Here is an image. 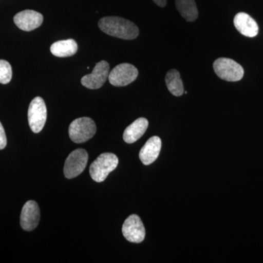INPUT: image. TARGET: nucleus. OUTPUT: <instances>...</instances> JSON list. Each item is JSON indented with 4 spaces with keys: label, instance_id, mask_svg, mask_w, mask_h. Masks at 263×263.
<instances>
[{
    "label": "nucleus",
    "instance_id": "0eeeda50",
    "mask_svg": "<svg viewBox=\"0 0 263 263\" xmlns=\"http://www.w3.org/2000/svg\"><path fill=\"white\" fill-rule=\"evenodd\" d=\"M138 76V69L131 64L122 63L116 66L109 73L110 84L117 87L125 86L136 81Z\"/></svg>",
    "mask_w": 263,
    "mask_h": 263
},
{
    "label": "nucleus",
    "instance_id": "9b49d317",
    "mask_svg": "<svg viewBox=\"0 0 263 263\" xmlns=\"http://www.w3.org/2000/svg\"><path fill=\"white\" fill-rule=\"evenodd\" d=\"M14 23L19 29L26 32H30L41 27L43 16L41 13L32 10L19 12L15 15Z\"/></svg>",
    "mask_w": 263,
    "mask_h": 263
},
{
    "label": "nucleus",
    "instance_id": "6e6552de",
    "mask_svg": "<svg viewBox=\"0 0 263 263\" xmlns=\"http://www.w3.org/2000/svg\"><path fill=\"white\" fill-rule=\"evenodd\" d=\"M124 238L132 243H139L144 240L146 230L141 218L136 214H132L126 219L122 226Z\"/></svg>",
    "mask_w": 263,
    "mask_h": 263
},
{
    "label": "nucleus",
    "instance_id": "f3484780",
    "mask_svg": "<svg viewBox=\"0 0 263 263\" xmlns=\"http://www.w3.org/2000/svg\"><path fill=\"white\" fill-rule=\"evenodd\" d=\"M165 83L168 91L176 97H180L184 93L182 80L179 71L169 70L165 76Z\"/></svg>",
    "mask_w": 263,
    "mask_h": 263
},
{
    "label": "nucleus",
    "instance_id": "a211bd4d",
    "mask_svg": "<svg viewBox=\"0 0 263 263\" xmlns=\"http://www.w3.org/2000/svg\"><path fill=\"white\" fill-rule=\"evenodd\" d=\"M13 72L9 62L0 60V84H7L11 81Z\"/></svg>",
    "mask_w": 263,
    "mask_h": 263
},
{
    "label": "nucleus",
    "instance_id": "423d86ee",
    "mask_svg": "<svg viewBox=\"0 0 263 263\" xmlns=\"http://www.w3.org/2000/svg\"><path fill=\"white\" fill-rule=\"evenodd\" d=\"M87 152L83 148H78L71 152L66 159L64 166V174L67 179H72L84 172L88 162Z\"/></svg>",
    "mask_w": 263,
    "mask_h": 263
},
{
    "label": "nucleus",
    "instance_id": "1a4fd4ad",
    "mask_svg": "<svg viewBox=\"0 0 263 263\" xmlns=\"http://www.w3.org/2000/svg\"><path fill=\"white\" fill-rule=\"evenodd\" d=\"M110 73V66L106 61L97 63L92 73L84 76L81 79V84L90 89H98L101 88L108 79Z\"/></svg>",
    "mask_w": 263,
    "mask_h": 263
},
{
    "label": "nucleus",
    "instance_id": "f03ea898",
    "mask_svg": "<svg viewBox=\"0 0 263 263\" xmlns=\"http://www.w3.org/2000/svg\"><path fill=\"white\" fill-rule=\"evenodd\" d=\"M119 159L112 153H103L91 163L89 174L91 179L96 182H103L110 173L117 168Z\"/></svg>",
    "mask_w": 263,
    "mask_h": 263
},
{
    "label": "nucleus",
    "instance_id": "dca6fc26",
    "mask_svg": "<svg viewBox=\"0 0 263 263\" xmlns=\"http://www.w3.org/2000/svg\"><path fill=\"white\" fill-rule=\"evenodd\" d=\"M176 6L186 22H195L198 17V10L195 0H176Z\"/></svg>",
    "mask_w": 263,
    "mask_h": 263
},
{
    "label": "nucleus",
    "instance_id": "4468645a",
    "mask_svg": "<svg viewBox=\"0 0 263 263\" xmlns=\"http://www.w3.org/2000/svg\"><path fill=\"white\" fill-rule=\"evenodd\" d=\"M148 127V122L145 118L136 119L124 130L123 138L127 143H133L139 140L146 133Z\"/></svg>",
    "mask_w": 263,
    "mask_h": 263
},
{
    "label": "nucleus",
    "instance_id": "f8f14e48",
    "mask_svg": "<svg viewBox=\"0 0 263 263\" xmlns=\"http://www.w3.org/2000/svg\"><path fill=\"white\" fill-rule=\"evenodd\" d=\"M161 148H162V141L158 136H153L150 138L142 147L140 151L139 157L142 163L145 165H149L160 155Z\"/></svg>",
    "mask_w": 263,
    "mask_h": 263
},
{
    "label": "nucleus",
    "instance_id": "aec40b11",
    "mask_svg": "<svg viewBox=\"0 0 263 263\" xmlns=\"http://www.w3.org/2000/svg\"><path fill=\"white\" fill-rule=\"evenodd\" d=\"M155 2L156 5L161 7V8H164L167 4V0H153Z\"/></svg>",
    "mask_w": 263,
    "mask_h": 263
},
{
    "label": "nucleus",
    "instance_id": "ddd939ff",
    "mask_svg": "<svg viewBox=\"0 0 263 263\" xmlns=\"http://www.w3.org/2000/svg\"><path fill=\"white\" fill-rule=\"evenodd\" d=\"M233 23L237 30L246 37H254L258 34L259 27L257 22L247 13H237Z\"/></svg>",
    "mask_w": 263,
    "mask_h": 263
},
{
    "label": "nucleus",
    "instance_id": "39448f33",
    "mask_svg": "<svg viewBox=\"0 0 263 263\" xmlns=\"http://www.w3.org/2000/svg\"><path fill=\"white\" fill-rule=\"evenodd\" d=\"M47 119V108L44 100L41 97L33 99L29 106L28 122L33 133L42 131Z\"/></svg>",
    "mask_w": 263,
    "mask_h": 263
},
{
    "label": "nucleus",
    "instance_id": "f257e3e1",
    "mask_svg": "<svg viewBox=\"0 0 263 263\" xmlns=\"http://www.w3.org/2000/svg\"><path fill=\"white\" fill-rule=\"evenodd\" d=\"M98 26L105 34L120 39L133 40L139 35L136 24L121 17H104L99 21Z\"/></svg>",
    "mask_w": 263,
    "mask_h": 263
},
{
    "label": "nucleus",
    "instance_id": "20e7f679",
    "mask_svg": "<svg viewBox=\"0 0 263 263\" xmlns=\"http://www.w3.org/2000/svg\"><path fill=\"white\" fill-rule=\"evenodd\" d=\"M213 66L216 75L222 80L230 82L241 80L245 74L242 66L231 59H217Z\"/></svg>",
    "mask_w": 263,
    "mask_h": 263
},
{
    "label": "nucleus",
    "instance_id": "2eb2a0df",
    "mask_svg": "<svg viewBox=\"0 0 263 263\" xmlns=\"http://www.w3.org/2000/svg\"><path fill=\"white\" fill-rule=\"evenodd\" d=\"M78 51V45L74 40L69 39L60 41L51 45L52 54L57 57L73 56Z\"/></svg>",
    "mask_w": 263,
    "mask_h": 263
},
{
    "label": "nucleus",
    "instance_id": "7ed1b4c3",
    "mask_svg": "<svg viewBox=\"0 0 263 263\" xmlns=\"http://www.w3.org/2000/svg\"><path fill=\"white\" fill-rule=\"evenodd\" d=\"M95 122L89 117L76 119L70 124L69 136L76 143H83L89 141L96 133Z\"/></svg>",
    "mask_w": 263,
    "mask_h": 263
},
{
    "label": "nucleus",
    "instance_id": "6ab92c4d",
    "mask_svg": "<svg viewBox=\"0 0 263 263\" xmlns=\"http://www.w3.org/2000/svg\"><path fill=\"white\" fill-rule=\"evenodd\" d=\"M7 146V138L4 127L0 122V150L4 149Z\"/></svg>",
    "mask_w": 263,
    "mask_h": 263
},
{
    "label": "nucleus",
    "instance_id": "9d476101",
    "mask_svg": "<svg viewBox=\"0 0 263 263\" xmlns=\"http://www.w3.org/2000/svg\"><path fill=\"white\" fill-rule=\"evenodd\" d=\"M41 212L38 204L34 200H29L24 204L21 213L20 224L22 229L32 231L39 224Z\"/></svg>",
    "mask_w": 263,
    "mask_h": 263
}]
</instances>
